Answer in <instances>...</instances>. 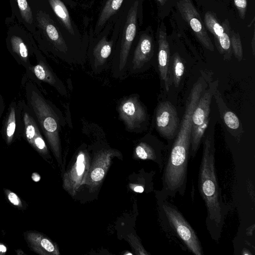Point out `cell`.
Segmentation results:
<instances>
[{"mask_svg": "<svg viewBox=\"0 0 255 255\" xmlns=\"http://www.w3.org/2000/svg\"><path fill=\"white\" fill-rule=\"evenodd\" d=\"M21 16L26 23L33 24L32 10L27 0H16Z\"/></svg>", "mask_w": 255, "mask_h": 255, "instance_id": "obj_24", "label": "cell"}, {"mask_svg": "<svg viewBox=\"0 0 255 255\" xmlns=\"http://www.w3.org/2000/svg\"><path fill=\"white\" fill-rule=\"evenodd\" d=\"M7 251L6 246L3 243H0V255H5Z\"/></svg>", "mask_w": 255, "mask_h": 255, "instance_id": "obj_32", "label": "cell"}, {"mask_svg": "<svg viewBox=\"0 0 255 255\" xmlns=\"http://www.w3.org/2000/svg\"><path fill=\"white\" fill-rule=\"evenodd\" d=\"M36 19L37 25L49 43L52 53L69 64L79 65L66 42L49 15L40 10L37 13Z\"/></svg>", "mask_w": 255, "mask_h": 255, "instance_id": "obj_6", "label": "cell"}, {"mask_svg": "<svg viewBox=\"0 0 255 255\" xmlns=\"http://www.w3.org/2000/svg\"><path fill=\"white\" fill-rule=\"evenodd\" d=\"M156 128L163 137L172 139L178 130L179 120L175 107L169 101L158 106L155 114Z\"/></svg>", "mask_w": 255, "mask_h": 255, "instance_id": "obj_11", "label": "cell"}, {"mask_svg": "<svg viewBox=\"0 0 255 255\" xmlns=\"http://www.w3.org/2000/svg\"><path fill=\"white\" fill-rule=\"evenodd\" d=\"M124 0H107L98 19L96 32L106 23L109 18L114 14L120 8Z\"/></svg>", "mask_w": 255, "mask_h": 255, "instance_id": "obj_19", "label": "cell"}, {"mask_svg": "<svg viewBox=\"0 0 255 255\" xmlns=\"http://www.w3.org/2000/svg\"><path fill=\"white\" fill-rule=\"evenodd\" d=\"M24 239L30 250L40 255L59 254L55 244L44 235L36 231H27Z\"/></svg>", "mask_w": 255, "mask_h": 255, "instance_id": "obj_14", "label": "cell"}, {"mask_svg": "<svg viewBox=\"0 0 255 255\" xmlns=\"http://www.w3.org/2000/svg\"><path fill=\"white\" fill-rule=\"evenodd\" d=\"M252 48H253V55H255V34H254V36L253 38L252 42Z\"/></svg>", "mask_w": 255, "mask_h": 255, "instance_id": "obj_35", "label": "cell"}, {"mask_svg": "<svg viewBox=\"0 0 255 255\" xmlns=\"http://www.w3.org/2000/svg\"><path fill=\"white\" fill-rule=\"evenodd\" d=\"M113 45V40L108 41L103 37L93 47L89 60L94 73L99 74L109 67Z\"/></svg>", "mask_w": 255, "mask_h": 255, "instance_id": "obj_13", "label": "cell"}, {"mask_svg": "<svg viewBox=\"0 0 255 255\" xmlns=\"http://www.w3.org/2000/svg\"><path fill=\"white\" fill-rule=\"evenodd\" d=\"M224 28L223 33L219 36L216 40L218 41L220 49H221L223 52L231 53V42L229 37V25L228 21L226 20L223 24Z\"/></svg>", "mask_w": 255, "mask_h": 255, "instance_id": "obj_23", "label": "cell"}, {"mask_svg": "<svg viewBox=\"0 0 255 255\" xmlns=\"http://www.w3.org/2000/svg\"><path fill=\"white\" fill-rule=\"evenodd\" d=\"M15 253L17 255H27L21 249L16 250Z\"/></svg>", "mask_w": 255, "mask_h": 255, "instance_id": "obj_34", "label": "cell"}, {"mask_svg": "<svg viewBox=\"0 0 255 255\" xmlns=\"http://www.w3.org/2000/svg\"><path fill=\"white\" fill-rule=\"evenodd\" d=\"M7 45L11 55L28 72L32 65L30 62L29 47L23 38L20 36L12 34L8 37Z\"/></svg>", "mask_w": 255, "mask_h": 255, "instance_id": "obj_16", "label": "cell"}, {"mask_svg": "<svg viewBox=\"0 0 255 255\" xmlns=\"http://www.w3.org/2000/svg\"><path fill=\"white\" fill-rule=\"evenodd\" d=\"M34 44L33 41V52L35 54L37 63L35 65H32L27 72L28 76L36 82L40 81L47 83L60 95L67 97L68 92L65 84L54 72Z\"/></svg>", "mask_w": 255, "mask_h": 255, "instance_id": "obj_9", "label": "cell"}, {"mask_svg": "<svg viewBox=\"0 0 255 255\" xmlns=\"http://www.w3.org/2000/svg\"><path fill=\"white\" fill-rule=\"evenodd\" d=\"M224 121L226 125L231 129H236L239 127V120L236 115L231 111H228L224 114Z\"/></svg>", "mask_w": 255, "mask_h": 255, "instance_id": "obj_27", "label": "cell"}, {"mask_svg": "<svg viewBox=\"0 0 255 255\" xmlns=\"http://www.w3.org/2000/svg\"><path fill=\"white\" fill-rule=\"evenodd\" d=\"M159 2L162 4L163 5V4H164V3L165 2V1H166V0H158Z\"/></svg>", "mask_w": 255, "mask_h": 255, "instance_id": "obj_36", "label": "cell"}, {"mask_svg": "<svg viewBox=\"0 0 255 255\" xmlns=\"http://www.w3.org/2000/svg\"><path fill=\"white\" fill-rule=\"evenodd\" d=\"M126 255H132V254L130 253H128V254H127Z\"/></svg>", "mask_w": 255, "mask_h": 255, "instance_id": "obj_37", "label": "cell"}, {"mask_svg": "<svg viewBox=\"0 0 255 255\" xmlns=\"http://www.w3.org/2000/svg\"><path fill=\"white\" fill-rule=\"evenodd\" d=\"M161 208L172 230L189 251L195 255H203L201 243L195 231L176 207L163 199Z\"/></svg>", "mask_w": 255, "mask_h": 255, "instance_id": "obj_4", "label": "cell"}, {"mask_svg": "<svg viewBox=\"0 0 255 255\" xmlns=\"http://www.w3.org/2000/svg\"><path fill=\"white\" fill-rule=\"evenodd\" d=\"M213 96L211 87L204 91L195 108L192 115L191 137V155L194 157L200 147L209 122L210 105Z\"/></svg>", "mask_w": 255, "mask_h": 255, "instance_id": "obj_7", "label": "cell"}, {"mask_svg": "<svg viewBox=\"0 0 255 255\" xmlns=\"http://www.w3.org/2000/svg\"><path fill=\"white\" fill-rule=\"evenodd\" d=\"M177 6L184 19L189 24L201 43L207 49L214 51V47L207 33L201 16L191 0H179Z\"/></svg>", "mask_w": 255, "mask_h": 255, "instance_id": "obj_10", "label": "cell"}, {"mask_svg": "<svg viewBox=\"0 0 255 255\" xmlns=\"http://www.w3.org/2000/svg\"><path fill=\"white\" fill-rule=\"evenodd\" d=\"M3 191L7 200L13 207L19 210L26 208L24 202L15 193L7 188H3Z\"/></svg>", "mask_w": 255, "mask_h": 255, "instance_id": "obj_26", "label": "cell"}, {"mask_svg": "<svg viewBox=\"0 0 255 255\" xmlns=\"http://www.w3.org/2000/svg\"><path fill=\"white\" fill-rule=\"evenodd\" d=\"M230 42L235 56L240 61L243 57V50L240 35L234 31H230Z\"/></svg>", "mask_w": 255, "mask_h": 255, "instance_id": "obj_25", "label": "cell"}, {"mask_svg": "<svg viewBox=\"0 0 255 255\" xmlns=\"http://www.w3.org/2000/svg\"><path fill=\"white\" fill-rule=\"evenodd\" d=\"M18 107L14 102L9 105L2 128V135L7 145L13 142L16 131Z\"/></svg>", "mask_w": 255, "mask_h": 255, "instance_id": "obj_17", "label": "cell"}, {"mask_svg": "<svg viewBox=\"0 0 255 255\" xmlns=\"http://www.w3.org/2000/svg\"><path fill=\"white\" fill-rule=\"evenodd\" d=\"M85 164L83 162L77 163V172L78 175H81L84 172Z\"/></svg>", "mask_w": 255, "mask_h": 255, "instance_id": "obj_30", "label": "cell"}, {"mask_svg": "<svg viewBox=\"0 0 255 255\" xmlns=\"http://www.w3.org/2000/svg\"><path fill=\"white\" fill-rule=\"evenodd\" d=\"M105 172L103 168L98 167L94 169L91 174L92 179L95 181H99L103 179Z\"/></svg>", "mask_w": 255, "mask_h": 255, "instance_id": "obj_29", "label": "cell"}, {"mask_svg": "<svg viewBox=\"0 0 255 255\" xmlns=\"http://www.w3.org/2000/svg\"><path fill=\"white\" fill-rule=\"evenodd\" d=\"M158 66L161 79L168 92L171 84L169 69V46L165 30H160L158 34Z\"/></svg>", "mask_w": 255, "mask_h": 255, "instance_id": "obj_15", "label": "cell"}, {"mask_svg": "<svg viewBox=\"0 0 255 255\" xmlns=\"http://www.w3.org/2000/svg\"><path fill=\"white\" fill-rule=\"evenodd\" d=\"M27 106L50 145L58 156L60 152V132L66 121L61 112L45 98L34 84L27 82L25 86Z\"/></svg>", "mask_w": 255, "mask_h": 255, "instance_id": "obj_2", "label": "cell"}, {"mask_svg": "<svg viewBox=\"0 0 255 255\" xmlns=\"http://www.w3.org/2000/svg\"><path fill=\"white\" fill-rule=\"evenodd\" d=\"M134 191L137 193H142L144 191V188L141 186H137L134 188Z\"/></svg>", "mask_w": 255, "mask_h": 255, "instance_id": "obj_33", "label": "cell"}, {"mask_svg": "<svg viewBox=\"0 0 255 255\" xmlns=\"http://www.w3.org/2000/svg\"><path fill=\"white\" fill-rule=\"evenodd\" d=\"M117 111L127 131L138 132L145 128L147 113L137 94L121 99L117 103Z\"/></svg>", "mask_w": 255, "mask_h": 255, "instance_id": "obj_5", "label": "cell"}, {"mask_svg": "<svg viewBox=\"0 0 255 255\" xmlns=\"http://www.w3.org/2000/svg\"><path fill=\"white\" fill-rule=\"evenodd\" d=\"M153 55L152 37L148 34H142L132 54L128 56L127 69L130 74L141 72L147 66Z\"/></svg>", "mask_w": 255, "mask_h": 255, "instance_id": "obj_12", "label": "cell"}, {"mask_svg": "<svg viewBox=\"0 0 255 255\" xmlns=\"http://www.w3.org/2000/svg\"><path fill=\"white\" fill-rule=\"evenodd\" d=\"M204 21L208 29L216 38L220 36L224 32V28L216 16L211 12H207L205 14Z\"/></svg>", "mask_w": 255, "mask_h": 255, "instance_id": "obj_22", "label": "cell"}, {"mask_svg": "<svg viewBox=\"0 0 255 255\" xmlns=\"http://www.w3.org/2000/svg\"><path fill=\"white\" fill-rule=\"evenodd\" d=\"M234 3L240 17L244 19L247 10V0H234Z\"/></svg>", "mask_w": 255, "mask_h": 255, "instance_id": "obj_28", "label": "cell"}, {"mask_svg": "<svg viewBox=\"0 0 255 255\" xmlns=\"http://www.w3.org/2000/svg\"><path fill=\"white\" fill-rule=\"evenodd\" d=\"M18 108L24 137L39 154H47V147L39 126L27 105L22 102L19 103Z\"/></svg>", "mask_w": 255, "mask_h": 255, "instance_id": "obj_8", "label": "cell"}, {"mask_svg": "<svg viewBox=\"0 0 255 255\" xmlns=\"http://www.w3.org/2000/svg\"><path fill=\"white\" fill-rule=\"evenodd\" d=\"M4 109V102L3 97L0 95V119Z\"/></svg>", "mask_w": 255, "mask_h": 255, "instance_id": "obj_31", "label": "cell"}, {"mask_svg": "<svg viewBox=\"0 0 255 255\" xmlns=\"http://www.w3.org/2000/svg\"><path fill=\"white\" fill-rule=\"evenodd\" d=\"M135 152L137 156L141 159H151L154 161L159 160L162 164L153 147L145 141H141L136 146Z\"/></svg>", "mask_w": 255, "mask_h": 255, "instance_id": "obj_20", "label": "cell"}, {"mask_svg": "<svg viewBox=\"0 0 255 255\" xmlns=\"http://www.w3.org/2000/svg\"><path fill=\"white\" fill-rule=\"evenodd\" d=\"M138 5V1H135L128 11L120 46L112 60V73L116 79H124L128 72V57L136 31Z\"/></svg>", "mask_w": 255, "mask_h": 255, "instance_id": "obj_3", "label": "cell"}, {"mask_svg": "<svg viewBox=\"0 0 255 255\" xmlns=\"http://www.w3.org/2000/svg\"><path fill=\"white\" fill-rule=\"evenodd\" d=\"M185 70L184 64L178 53H175L173 56L172 72L173 82L175 87H178Z\"/></svg>", "mask_w": 255, "mask_h": 255, "instance_id": "obj_21", "label": "cell"}, {"mask_svg": "<svg viewBox=\"0 0 255 255\" xmlns=\"http://www.w3.org/2000/svg\"><path fill=\"white\" fill-rule=\"evenodd\" d=\"M48 1L53 11L66 28L72 35H74L68 11L63 2L60 0H48Z\"/></svg>", "mask_w": 255, "mask_h": 255, "instance_id": "obj_18", "label": "cell"}, {"mask_svg": "<svg viewBox=\"0 0 255 255\" xmlns=\"http://www.w3.org/2000/svg\"><path fill=\"white\" fill-rule=\"evenodd\" d=\"M198 187L207 208V227L213 239L217 241L220 238L227 211L217 181L213 130L204 140Z\"/></svg>", "mask_w": 255, "mask_h": 255, "instance_id": "obj_1", "label": "cell"}]
</instances>
